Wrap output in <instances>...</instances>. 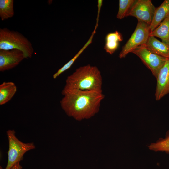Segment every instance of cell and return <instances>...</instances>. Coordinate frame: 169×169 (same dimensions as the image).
<instances>
[{
    "instance_id": "obj_6",
    "label": "cell",
    "mask_w": 169,
    "mask_h": 169,
    "mask_svg": "<svg viewBox=\"0 0 169 169\" xmlns=\"http://www.w3.org/2000/svg\"><path fill=\"white\" fill-rule=\"evenodd\" d=\"M131 53L136 55L156 78L166 58L155 54L143 46L138 47Z\"/></svg>"
},
{
    "instance_id": "obj_7",
    "label": "cell",
    "mask_w": 169,
    "mask_h": 169,
    "mask_svg": "<svg viewBox=\"0 0 169 169\" xmlns=\"http://www.w3.org/2000/svg\"><path fill=\"white\" fill-rule=\"evenodd\" d=\"M156 8L151 0H135L127 17H134L137 18V20L150 25Z\"/></svg>"
},
{
    "instance_id": "obj_17",
    "label": "cell",
    "mask_w": 169,
    "mask_h": 169,
    "mask_svg": "<svg viewBox=\"0 0 169 169\" xmlns=\"http://www.w3.org/2000/svg\"><path fill=\"white\" fill-rule=\"evenodd\" d=\"M149 148L155 151H161L169 152V132L164 138H161L155 143L148 146Z\"/></svg>"
},
{
    "instance_id": "obj_13",
    "label": "cell",
    "mask_w": 169,
    "mask_h": 169,
    "mask_svg": "<svg viewBox=\"0 0 169 169\" xmlns=\"http://www.w3.org/2000/svg\"><path fill=\"white\" fill-rule=\"evenodd\" d=\"M17 90L15 83L12 82H4L0 85V105L9 102Z\"/></svg>"
},
{
    "instance_id": "obj_11",
    "label": "cell",
    "mask_w": 169,
    "mask_h": 169,
    "mask_svg": "<svg viewBox=\"0 0 169 169\" xmlns=\"http://www.w3.org/2000/svg\"><path fill=\"white\" fill-rule=\"evenodd\" d=\"M169 15V0H165L156 8L152 22L149 26L150 32L155 29Z\"/></svg>"
},
{
    "instance_id": "obj_10",
    "label": "cell",
    "mask_w": 169,
    "mask_h": 169,
    "mask_svg": "<svg viewBox=\"0 0 169 169\" xmlns=\"http://www.w3.org/2000/svg\"><path fill=\"white\" fill-rule=\"evenodd\" d=\"M141 46L158 55L169 58V46L154 36H149L146 44Z\"/></svg>"
},
{
    "instance_id": "obj_14",
    "label": "cell",
    "mask_w": 169,
    "mask_h": 169,
    "mask_svg": "<svg viewBox=\"0 0 169 169\" xmlns=\"http://www.w3.org/2000/svg\"><path fill=\"white\" fill-rule=\"evenodd\" d=\"M149 36L160 38L169 46V15L149 34Z\"/></svg>"
},
{
    "instance_id": "obj_2",
    "label": "cell",
    "mask_w": 169,
    "mask_h": 169,
    "mask_svg": "<svg viewBox=\"0 0 169 169\" xmlns=\"http://www.w3.org/2000/svg\"><path fill=\"white\" fill-rule=\"evenodd\" d=\"M64 87L84 91L102 92V78L96 66L80 67L67 77Z\"/></svg>"
},
{
    "instance_id": "obj_1",
    "label": "cell",
    "mask_w": 169,
    "mask_h": 169,
    "mask_svg": "<svg viewBox=\"0 0 169 169\" xmlns=\"http://www.w3.org/2000/svg\"><path fill=\"white\" fill-rule=\"evenodd\" d=\"M60 101L62 109L69 116L80 121L94 116L105 98L102 92L84 91L64 87Z\"/></svg>"
},
{
    "instance_id": "obj_15",
    "label": "cell",
    "mask_w": 169,
    "mask_h": 169,
    "mask_svg": "<svg viewBox=\"0 0 169 169\" xmlns=\"http://www.w3.org/2000/svg\"><path fill=\"white\" fill-rule=\"evenodd\" d=\"M97 27H95L94 31L93 32L90 38L87 42L84 45L77 53V54L69 62L64 64L63 67L59 69L53 75V78L55 79L59 76L63 72L69 69L72 65L73 64L74 62L77 59L85 49L92 43L93 36L95 34Z\"/></svg>"
},
{
    "instance_id": "obj_3",
    "label": "cell",
    "mask_w": 169,
    "mask_h": 169,
    "mask_svg": "<svg viewBox=\"0 0 169 169\" xmlns=\"http://www.w3.org/2000/svg\"><path fill=\"white\" fill-rule=\"evenodd\" d=\"M18 49L24 53L25 58H31L34 49L31 42L20 32L6 28L0 29V50Z\"/></svg>"
},
{
    "instance_id": "obj_16",
    "label": "cell",
    "mask_w": 169,
    "mask_h": 169,
    "mask_svg": "<svg viewBox=\"0 0 169 169\" xmlns=\"http://www.w3.org/2000/svg\"><path fill=\"white\" fill-rule=\"evenodd\" d=\"M13 0H0V18L4 21L14 14Z\"/></svg>"
},
{
    "instance_id": "obj_5",
    "label": "cell",
    "mask_w": 169,
    "mask_h": 169,
    "mask_svg": "<svg viewBox=\"0 0 169 169\" xmlns=\"http://www.w3.org/2000/svg\"><path fill=\"white\" fill-rule=\"evenodd\" d=\"M150 25L138 20L136 27L126 44L123 47L119 54L120 58L125 57L136 48L145 45L147 42L150 31Z\"/></svg>"
},
{
    "instance_id": "obj_9",
    "label": "cell",
    "mask_w": 169,
    "mask_h": 169,
    "mask_svg": "<svg viewBox=\"0 0 169 169\" xmlns=\"http://www.w3.org/2000/svg\"><path fill=\"white\" fill-rule=\"evenodd\" d=\"M156 79L155 96L156 100H161L169 93V58L160 70Z\"/></svg>"
},
{
    "instance_id": "obj_18",
    "label": "cell",
    "mask_w": 169,
    "mask_h": 169,
    "mask_svg": "<svg viewBox=\"0 0 169 169\" xmlns=\"http://www.w3.org/2000/svg\"><path fill=\"white\" fill-rule=\"evenodd\" d=\"M136 0H120L119 7L116 17L119 19H122L127 17L130 9Z\"/></svg>"
},
{
    "instance_id": "obj_4",
    "label": "cell",
    "mask_w": 169,
    "mask_h": 169,
    "mask_svg": "<svg viewBox=\"0 0 169 169\" xmlns=\"http://www.w3.org/2000/svg\"><path fill=\"white\" fill-rule=\"evenodd\" d=\"M8 142L7 152L8 159L5 169H11L17 163L20 162L27 151L35 148L33 142L24 143L21 141L16 137L14 130H8L6 132Z\"/></svg>"
},
{
    "instance_id": "obj_8",
    "label": "cell",
    "mask_w": 169,
    "mask_h": 169,
    "mask_svg": "<svg viewBox=\"0 0 169 169\" xmlns=\"http://www.w3.org/2000/svg\"><path fill=\"white\" fill-rule=\"evenodd\" d=\"M25 58L23 53L19 49L0 50V71L14 68Z\"/></svg>"
},
{
    "instance_id": "obj_19",
    "label": "cell",
    "mask_w": 169,
    "mask_h": 169,
    "mask_svg": "<svg viewBox=\"0 0 169 169\" xmlns=\"http://www.w3.org/2000/svg\"><path fill=\"white\" fill-rule=\"evenodd\" d=\"M22 168L20 162H19L16 164L11 169H22Z\"/></svg>"
},
{
    "instance_id": "obj_12",
    "label": "cell",
    "mask_w": 169,
    "mask_h": 169,
    "mask_svg": "<svg viewBox=\"0 0 169 169\" xmlns=\"http://www.w3.org/2000/svg\"><path fill=\"white\" fill-rule=\"evenodd\" d=\"M123 40L122 34L117 31L108 33L105 38L104 49L107 53L112 54L118 49L119 42Z\"/></svg>"
}]
</instances>
